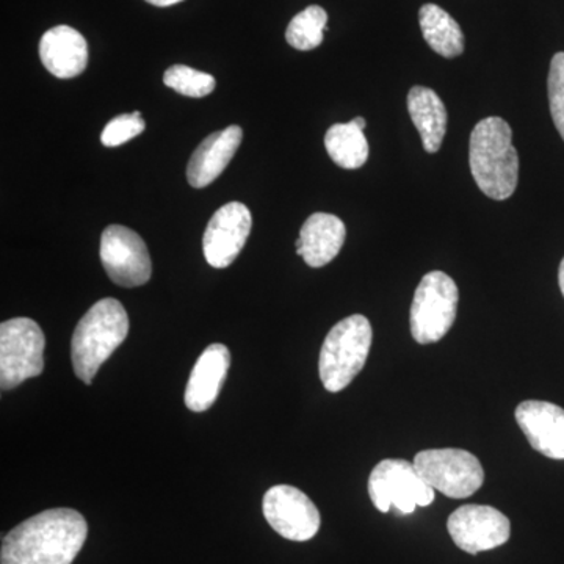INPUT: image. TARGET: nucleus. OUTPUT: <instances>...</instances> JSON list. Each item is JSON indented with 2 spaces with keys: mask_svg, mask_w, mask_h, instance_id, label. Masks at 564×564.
I'll return each mask as SVG.
<instances>
[{
  "mask_svg": "<svg viewBox=\"0 0 564 564\" xmlns=\"http://www.w3.org/2000/svg\"><path fill=\"white\" fill-rule=\"evenodd\" d=\"M88 525L79 511L54 508L33 516L2 541V564H73L87 540Z\"/></svg>",
  "mask_w": 564,
  "mask_h": 564,
  "instance_id": "1",
  "label": "nucleus"
},
{
  "mask_svg": "<svg viewBox=\"0 0 564 564\" xmlns=\"http://www.w3.org/2000/svg\"><path fill=\"white\" fill-rule=\"evenodd\" d=\"M513 131L499 117L485 118L470 133L469 165L478 188L496 202L513 196L519 181V155Z\"/></svg>",
  "mask_w": 564,
  "mask_h": 564,
  "instance_id": "2",
  "label": "nucleus"
},
{
  "mask_svg": "<svg viewBox=\"0 0 564 564\" xmlns=\"http://www.w3.org/2000/svg\"><path fill=\"white\" fill-rule=\"evenodd\" d=\"M129 333V317L118 300L102 299L80 318L70 340L73 369L82 383L91 384L99 369Z\"/></svg>",
  "mask_w": 564,
  "mask_h": 564,
  "instance_id": "3",
  "label": "nucleus"
},
{
  "mask_svg": "<svg viewBox=\"0 0 564 564\" xmlns=\"http://www.w3.org/2000/svg\"><path fill=\"white\" fill-rule=\"evenodd\" d=\"M372 340V325L361 314L350 315L333 326L318 359V373L326 391L340 392L350 386L366 366Z\"/></svg>",
  "mask_w": 564,
  "mask_h": 564,
  "instance_id": "4",
  "label": "nucleus"
},
{
  "mask_svg": "<svg viewBox=\"0 0 564 564\" xmlns=\"http://www.w3.org/2000/svg\"><path fill=\"white\" fill-rule=\"evenodd\" d=\"M456 282L443 272H430L415 289L411 306V334L417 344L440 343L451 332L458 313Z\"/></svg>",
  "mask_w": 564,
  "mask_h": 564,
  "instance_id": "5",
  "label": "nucleus"
},
{
  "mask_svg": "<svg viewBox=\"0 0 564 564\" xmlns=\"http://www.w3.org/2000/svg\"><path fill=\"white\" fill-rule=\"evenodd\" d=\"M46 339L32 318H11L0 325V388H17L44 370Z\"/></svg>",
  "mask_w": 564,
  "mask_h": 564,
  "instance_id": "6",
  "label": "nucleus"
},
{
  "mask_svg": "<svg viewBox=\"0 0 564 564\" xmlns=\"http://www.w3.org/2000/svg\"><path fill=\"white\" fill-rule=\"evenodd\" d=\"M414 467L434 491L451 499H467L485 484L477 456L462 448H433L415 455Z\"/></svg>",
  "mask_w": 564,
  "mask_h": 564,
  "instance_id": "7",
  "label": "nucleus"
},
{
  "mask_svg": "<svg viewBox=\"0 0 564 564\" xmlns=\"http://www.w3.org/2000/svg\"><path fill=\"white\" fill-rule=\"evenodd\" d=\"M369 496L381 513L395 507L400 513L411 514L415 507H429L434 502V489L406 459L378 463L369 477Z\"/></svg>",
  "mask_w": 564,
  "mask_h": 564,
  "instance_id": "8",
  "label": "nucleus"
},
{
  "mask_svg": "<svg viewBox=\"0 0 564 564\" xmlns=\"http://www.w3.org/2000/svg\"><path fill=\"white\" fill-rule=\"evenodd\" d=\"M101 262L110 280L121 288H139L151 280L147 243L126 226L111 225L102 232Z\"/></svg>",
  "mask_w": 564,
  "mask_h": 564,
  "instance_id": "9",
  "label": "nucleus"
},
{
  "mask_svg": "<svg viewBox=\"0 0 564 564\" xmlns=\"http://www.w3.org/2000/svg\"><path fill=\"white\" fill-rule=\"evenodd\" d=\"M263 516L267 522L289 541L313 540L321 529L322 518L313 500L299 488L278 485L263 496Z\"/></svg>",
  "mask_w": 564,
  "mask_h": 564,
  "instance_id": "10",
  "label": "nucleus"
},
{
  "mask_svg": "<svg viewBox=\"0 0 564 564\" xmlns=\"http://www.w3.org/2000/svg\"><path fill=\"white\" fill-rule=\"evenodd\" d=\"M447 530L462 551L477 555L508 543L510 519L488 505H464L448 518Z\"/></svg>",
  "mask_w": 564,
  "mask_h": 564,
  "instance_id": "11",
  "label": "nucleus"
},
{
  "mask_svg": "<svg viewBox=\"0 0 564 564\" xmlns=\"http://www.w3.org/2000/svg\"><path fill=\"white\" fill-rule=\"evenodd\" d=\"M252 226L251 212L242 203H228L215 212L204 232V258L214 269H226L243 250Z\"/></svg>",
  "mask_w": 564,
  "mask_h": 564,
  "instance_id": "12",
  "label": "nucleus"
},
{
  "mask_svg": "<svg viewBox=\"0 0 564 564\" xmlns=\"http://www.w3.org/2000/svg\"><path fill=\"white\" fill-rule=\"evenodd\" d=\"M514 415L534 451L551 459H564L563 408L540 400H527L516 408Z\"/></svg>",
  "mask_w": 564,
  "mask_h": 564,
  "instance_id": "13",
  "label": "nucleus"
},
{
  "mask_svg": "<svg viewBox=\"0 0 564 564\" xmlns=\"http://www.w3.org/2000/svg\"><path fill=\"white\" fill-rule=\"evenodd\" d=\"M231 367V352L223 344H212L206 348L193 367L187 388L185 406L193 413H204L217 402Z\"/></svg>",
  "mask_w": 564,
  "mask_h": 564,
  "instance_id": "14",
  "label": "nucleus"
},
{
  "mask_svg": "<svg viewBox=\"0 0 564 564\" xmlns=\"http://www.w3.org/2000/svg\"><path fill=\"white\" fill-rule=\"evenodd\" d=\"M242 140L243 131L240 126H229L225 131L212 133L204 139L188 162V184L195 188H204L218 180L232 161Z\"/></svg>",
  "mask_w": 564,
  "mask_h": 564,
  "instance_id": "15",
  "label": "nucleus"
},
{
  "mask_svg": "<svg viewBox=\"0 0 564 564\" xmlns=\"http://www.w3.org/2000/svg\"><path fill=\"white\" fill-rule=\"evenodd\" d=\"M44 68L58 79H73L87 69L88 44L82 33L69 25H57L40 41Z\"/></svg>",
  "mask_w": 564,
  "mask_h": 564,
  "instance_id": "16",
  "label": "nucleus"
},
{
  "mask_svg": "<svg viewBox=\"0 0 564 564\" xmlns=\"http://www.w3.org/2000/svg\"><path fill=\"white\" fill-rule=\"evenodd\" d=\"M345 237L347 228L339 217L317 212L304 221L300 239L296 240V254L302 256L313 269H321L339 254Z\"/></svg>",
  "mask_w": 564,
  "mask_h": 564,
  "instance_id": "17",
  "label": "nucleus"
},
{
  "mask_svg": "<svg viewBox=\"0 0 564 564\" xmlns=\"http://www.w3.org/2000/svg\"><path fill=\"white\" fill-rule=\"evenodd\" d=\"M408 111L421 133L423 148L430 154H436L447 132L448 115L444 102L432 88L417 85L408 93Z\"/></svg>",
  "mask_w": 564,
  "mask_h": 564,
  "instance_id": "18",
  "label": "nucleus"
},
{
  "mask_svg": "<svg viewBox=\"0 0 564 564\" xmlns=\"http://www.w3.org/2000/svg\"><path fill=\"white\" fill-rule=\"evenodd\" d=\"M422 35L436 54L455 58L464 52V35L458 22L434 3H426L419 11Z\"/></svg>",
  "mask_w": 564,
  "mask_h": 564,
  "instance_id": "19",
  "label": "nucleus"
},
{
  "mask_svg": "<svg viewBox=\"0 0 564 564\" xmlns=\"http://www.w3.org/2000/svg\"><path fill=\"white\" fill-rule=\"evenodd\" d=\"M325 148L340 169H361L369 159V141L355 121L332 126L325 135Z\"/></svg>",
  "mask_w": 564,
  "mask_h": 564,
  "instance_id": "20",
  "label": "nucleus"
},
{
  "mask_svg": "<svg viewBox=\"0 0 564 564\" xmlns=\"http://www.w3.org/2000/svg\"><path fill=\"white\" fill-rule=\"evenodd\" d=\"M328 14L318 6H311L296 14L285 31V40L299 51H313L323 43Z\"/></svg>",
  "mask_w": 564,
  "mask_h": 564,
  "instance_id": "21",
  "label": "nucleus"
},
{
  "mask_svg": "<svg viewBox=\"0 0 564 564\" xmlns=\"http://www.w3.org/2000/svg\"><path fill=\"white\" fill-rule=\"evenodd\" d=\"M163 84L187 98H204L215 90L214 77L185 65H174L163 74Z\"/></svg>",
  "mask_w": 564,
  "mask_h": 564,
  "instance_id": "22",
  "label": "nucleus"
},
{
  "mask_svg": "<svg viewBox=\"0 0 564 564\" xmlns=\"http://www.w3.org/2000/svg\"><path fill=\"white\" fill-rule=\"evenodd\" d=\"M147 129V122L141 118L140 111L120 115L111 120L102 131L101 141L104 147L117 148L128 143Z\"/></svg>",
  "mask_w": 564,
  "mask_h": 564,
  "instance_id": "23",
  "label": "nucleus"
},
{
  "mask_svg": "<svg viewBox=\"0 0 564 564\" xmlns=\"http://www.w3.org/2000/svg\"><path fill=\"white\" fill-rule=\"evenodd\" d=\"M547 88L552 120L564 140V52H558L552 58Z\"/></svg>",
  "mask_w": 564,
  "mask_h": 564,
  "instance_id": "24",
  "label": "nucleus"
},
{
  "mask_svg": "<svg viewBox=\"0 0 564 564\" xmlns=\"http://www.w3.org/2000/svg\"><path fill=\"white\" fill-rule=\"evenodd\" d=\"M147 2L155 7H172L182 2V0H147Z\"/></svg>",
  "mask_w": 564,
  "mask_h": 564,
  "instance_id": "25",
  "label": "nucleus"
},
{
  "mask_svg": "<svg viewBox=\"0 0 564 564\" xmlns=\"http://www.w3.org/2000/svg\"><path fill=\"white\" fill-rule=\"evenodd\" d=\"M558 284H560V289H562V293L564 296V258H563L562 263H560Z\"/></svg>",
  "mask_w": 564,
  "mask_h": 564,
  "instance_id": "26",
  "label": "nucleus"
}]
</instances>
